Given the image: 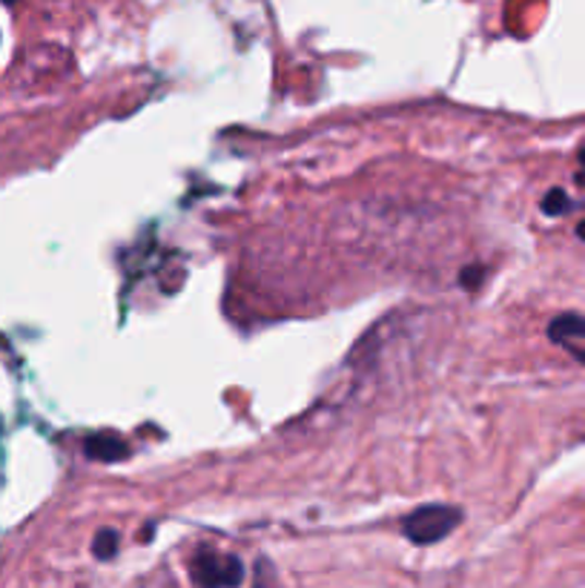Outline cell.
Returning a JSON list of instances; mask_svg holds the SVG:
<instances>
[{"instance_id":"obj_3","label":"cell","mask_w":585,"mask_h":588,"mask_svg":"<svg viewBox=\"0 0 585 588\" xmlns=\"http://www.w3.org/2000/svg\"><path fill=\"white\" fill-rule=\"evenodd\" d=\"M548 336H551V341H557V345L574 353L580 348V341H585V316H580V313H562V316H557L548 325Z\"/></svg>"},{"instance_id":"obj_8","label":"cell","mask_w":585,"mask_h":588,"mask_svg":"<svg viewBox=\"0 0 585 588\" xmlns=\"http://www.w3.org/2000/svg\"><path fill=\"white\" fill-rule=\"evenodd\" d=\"M577 236H580V239L585 241V221H580V227H577Z\"/></svg>"},{"instance_id":"obj_9","label":"cell","mask_w":585,"mask_h":588,"mask_svg":"<svg viewBox=\"0 0 585 588\" xmlns=\"http://www.w3.org/2000/svg\"><path fill=\"white\" fill-rule=\"evenodd\" d=\"M577 184H583V187H585V170L577 176Z\"/></svg>"},{"instance_id":"obj_1","label":"cell","mask_w":585,"mask_h":588,"mask_svg":"<svg viewBox=\"0 0 585 588\" xmlns=\"http://www.w3.org/2000/svg\"><path fill=\"white\" fill-rule=\"evenodd\" d=\"M463 519L459 508H451V505H425V508H416L405 517L402 523V531L416 545H431V542L445 540Z\"/></svg>"},{"instance_id":"obj_2","label":"cell","mask_w":585,"mask_h":588,"mask_svg":"<svg viewBox=\"0 0 585 588\" xmlns=\"http://www.w3.org/2000/svg\"><path fill=\"white\" fill-rule=\"evenodd\" d=\"M190 574L199 586H239L244 580V568L230 554H216V551H201L190 565Z\"/></svg>"},{"instance_id":"obj_6","label":"cell","mask_w":585,"mask_h":588,"mask_svg":"<svg viewBox=\"0 0 585 588\" xmlns=\"http://www.w3.org/2000/svg\"><path fill=\"white\" fill-rule=\"evenodd\" d=\"M542 209H546L548 216H562V213H569L571 209L569 195L562 193V190H551V193L542 199Z\"/></svg>"},{"instance_id":"obj_10","label":"cell","mask_w":585,"mask_h":588,"mask_svg":"<svg viewBox=\"0 0 585 588\" xmlns=\"http://www.w3.org/2000/svg\"><path fill=\"white\" fill-rule=\"evenodd\" d=\"M580 161H583V164H585V147H583V149H580Z\"/></svg>"},{"instance_id":"obj_4","label":"cell","mask_w":585,"mask_h":588,"mask_svg":"<svg viewBox=\"0 0 585 588\" xmlns=\"http://www.w3.org/2000/svg\"><path fill=\"white\" fill-rule=\"evenodd\" d=\"M84 454L98 463H118L130 457V445L116 434H93L84 442Z\"/></svg>"},{"instance_id":"obj_5","label":"cell","mask_w":585,"mask_h":588,"mask_svg":"<svg viewBox=\"0 0 585 588\" xmlns=\"http://www.w3.org/2000/svg\"><path fill=\"white\" fill-rule=\"evenodd\" d=\"M93 554L98 560L116 557L118 554V531H109V528L98 531V535H95V542H93Z\"/></svg>"},{"instance_id":"obj_11","label":"cell","mask_w":585,"mask_h":588,"mask_svg":"<svg viewBox=\"0 0 585 588\" xmlns=\"http://www.w3.org/2000/svg\"><path fill=\"white\" fill-rule=\"evenodd\" d=\"M3 3H15V0H3Z\"/></svg>"},{"instance_id":"obj_7","label":"cell","mask_w":585,"mask_h":588,"mask_svg":"<svg viewBox=\"0 0 585 588\" xmlns=\"http://www.w3.org/2000/svg\"><path fill=\"white\" fill-rule=\"evenodd\" d=\"M479 279H482V273L474 271V267H470V271H465V273H463V285H465V287H474V281H477V285H479Z\"/></svg>"}]
</instances>
